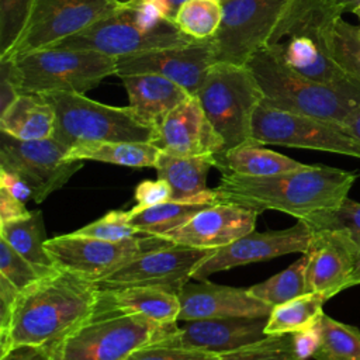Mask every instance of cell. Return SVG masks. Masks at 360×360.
<instances>
[{"mask_svg": "<svg viewBox=\"0 0 360 360\" xmlns=\"http://www.w3.org/2000/svg\"><path fill=\"white\" fill-rule=\"evenodd\" d=\"M100 287L96 281L63 269H53L20 291L8 346L44 349L55 354L75 332L94 318Z\"/></svg>", "mask_w": 360, "mask_h": 360, "instance_id": "obj_1", "label": "cell"}, {"mask_svg": "<svg viewBox=\"0 0 360 360\" xmlns=\"http://www.w3.org/2000/svg\"><path fill=\"white\" fill-rule=\"evenodd\" d=\"M359 172L307 165L294 172L276 176H239L221 173L215 194L218 204L285 212L301 221L336 211L349 197Z\"/></svg>", "mask_w": 360, "mask_h": 360, "instance_id": "obj_2", "label": "cell"}, {"mask_svg": "<svg viewBox=\"0 0 360 360\" xmlns=\"http://www.w3.org/2000/svg\"><path fill=\"white\" fill-rule=\"evenodd\" d=\"M193 41L173 24L166 0H135L53 46L96 51L121 59Z\"/></svg>", "mask_w": 360, "mask_h": 360, "instance_id": "obj_3", "label": "cell"}, {"mask_svg": "<svg viewBox=\"0 0 360 360\" xmlns=\"http://www.w3.org/2000/svg\"><path fill=\"white\" fill-rule=\"evenodd\" d=\"M248 66L262 91L263 103L290 112L343 124L360 104V84H325L311 80L278 60L266 48L259 49Z\"/></svg>", "mask_w": 360, "mask_h": 360, "instance_id": "obj_4", "label": "cell"}, {"mask_svg": "<svg viewBox=\"0 0 360 360\" xmlns=\"http://www.w3.org/2000/svg\"><path fill=\"white\" fill-rule=\"evenodd\" d=\"M118 59L87 49L44 48L3 59L20 93H80L117 75Z\"/></svg>", "mask_w": 360, "mask_h": 360, "instance_id": "obj_5", "label": "cell"}, {"mask_svg": "<svg viewBox=\"0 0 360 360\" xmlns=\"http://www.w3.org/2000/svg\"><path fill=\"white\" fill-rule=\"evenodd\" d=\"M55 110L53 139L68 149L87 142H153L156 129L127 107L108 105L80 93L44 94Z\"/></svg>", "mask_w": 360, "mask_h": 360, "instance_id": "obj_6", "label": "cell"}, {"mask_svg": "<svg viewBox=\"0 0 360 360\" xmlns=\"http://www.w3.org/2000/svg\"><path fill=\"white\" fill-rule=\"evenodd\" d=\"M194 96L222 138L224 150L253 142L252 118L263 91L248 65L214 63Z\"/></svg>", "mask_w": 360, "mask_h": 360, "instance_id": "obj_7", "label": "cell"}, {"mask_svg": "<svg viewBox=\"0 0 360 360\" xmlns=\"http://www.w3.org/2000/svg\"><path fill=\"white\" fill-rule=\"evenodd\" d=\"M177 323L159 325L141 315L97 316L65 340L53 360H125L135 349L173 336Z\"/></svg>", "mask_w": 360, "mask_h": 360, "instance_id": "obj_8", "label": "cell"}, {"mask_svg": "<svg viewBox=\"0 0 360 360\" xmlns=\"http://www.w3.org/2000/svg\"><path fill=\"white\" fill-rule=\"evenodd\" d=\"M252 141L259 145L304 148L360 159V141L342 124L278 110L263 101L252 118Z\"/></svg>", "mask_w": 360, "mask_h": 360, "instance_id": "obj_9", "label": "cell"}, {"mask_svg": "<svg viewBox=\"0 0 360 360\" xmlns=\"http://www.w3.org/2000/svg\"><path fill=\"white\" fill-rule=\"evenodd\" d=\"M297 0H226L222 21L212 37L217 62L248 65L266 46Z\"/></svg>", "mask_w": 360, "mask_h": 360, "instance_id": "obj_10", "label": "cell"}, {"mask_svg": "<svg viewBox=\"0 0 360 360\" xmlns=\"http://www.w3.org/2000/svg\"><path fill=\"white\" fill-rule=\"evenodd\" d=\"M121 7L114 0H34L18 41L0 60L51 48Z\"/></svg>", "mask_w": 360, "mask_h": 360, "instance_id": "obj_11", "label": "cell"}, {"mask_svg": "<svg viewBox=\"0 0 360 360\" xmlns=\"http://www.w3.org/2000/svg\"><path fill=\"white\" fill-rule=\"evenodd\" d=\"M68 150L53 138L20 141L0 131V167L27 181L35 202L45 201L83 167V160L66 158Z\"/></svg>", "mask_w": 360, "mask_h": 360, "instance_id": "obj_12", "label": "cell"}, {"mask_svg": "<svg viewBox=\"0 0 360 360\" xmlns=\"http://www.w3.org/2000/svg\"><path fill=\"white\" fill-rule=\"evenodd\" d=\"M167 240L155 235H141L122 242L76 235L75 232L48 239L45 249L55 267L69 270L93 281H100L145 250Z\"/></svg>", "mask_w": 360, "mask_h": 360, "instance_id": "obj_13", "label": "cell"}, {"mask_svg": "<svg viewBox=\"0 0 360 360\" xmlns=\"http://www.w3.org/2000/svg\"><path fill=\"white\" fill-rule=\"evenodd\" d=\"M212 252L167 240L165 245L135 256L97 284L100 288L159 287L179 295L180 290L191 280L195 267Z\"/></svg>", "mask_w": 360, "mask_h": 360, "instance_id": "obj_14", "label": "cell"}, {"mask_svg": "<svg viewBox=\"0 0 360 360\" xmlns=\"http://www.w3.org/2000/svg\"><path fill=\"white\" fill-rule=\"evenodd\" d=\"M312 235V226L301 219H297V222L287 229L267 232L252 231L229 245L215 249L195 267L191 280L201 281L217 271L264 262L290 253H305Z\"/></svg>", "mask_w": 360, "mask_h": 360, "instance_id": "obj_15", "label": "cell"}, {"mask_svg": "<svg viewBox=\"0 0 360 360\" xmlns=\"http://www.w3.org/2000/svg\"><path fill=\"white\" fill-rule=\"evenodd\" d=\"M307 256V290L326 300L349 288L354 274L359 248L345 228H318Z\"/></svg>", "mask_w": 360, "mask_h": 360, "instance_id": "obj_16", "label": "cell"}, {"mask_svg": "<svg viewBox=\"0 0 360 360\" xmlns=\"http://www.w3.org/2000/svg\"><path fill=\"white\" fill-rule=\"evenodd\" d=\"M214 63L217 58L211 38L121 58L117 62V76L156 73L176 82L194 96Z\"/></svg>", "mask_w": 360, "mask_h": 360, "instance_id": "obj_17", "label": "cell"}, {"mask_svg": "<svg viewBox=\"0 0 360 360\" xmlns=\"http://www.w3.org/2000/svg\"><path fill=\"white\" fill-rule=\"evenodd\" d=\"M257 215V211L239 205L214 204L159 238L177 245L215 250L255 231Z\"/></svg>", "mask_w": 360, "mask_h": 360, "instance_id": "obj_18", "label": "cell"}, {"mask_svg": "<svg viewBox=\"0 0 360 360\" xmlns=\"http://www.w3.org/2000/svg\"><path fill=\"white\" fill-rule=\"evenodd\" d=\"M179 321L222 318H267L271 305L253 297L249 288L221 285L208 280L187 283L179 292Z\"/></svg>", "mask_w": 360, "mask_h": 360, "instance_id": "obj_19", "label": "cell"}, {"mask_svg": "<svg viewBox=\"0 0 360 360\" xmlns=\"http://www.w3.org/2000/svg\"><path fill=\"white\" fill-rule=\"evenodd\" d=\"M152 143L160 152L177 156L215 155L224 150L222 138L195 96H190L163 118Z\"/></svg>", "mask_w": 360, "mask_h": 360, "instance_id": "obj_20", "label": "cell"}, {"mask_svg": "<svg viewBox=\"0 0 360 360\" xmlns=\"http://www.w3.org/2000/svg\"><path fill=\"white\" fill-rule=\"evenodd\" d=\"M266 322L267 318L187 321L167 339L187 347L222 354L264 339Z\"/></svg>", "mask_w": 360, "mask_h": 360, "instance_id": "obj_21", "label": "cell"}, {"mask_svg": "<svg viewBox=\"0 0 360 360\" xmlns=\"http://www.w3.org/2000/svg\"><path fill=\"white\" fill-rule=\"evenodd\" d=\"M179 295L159 287L100 288L97 316L141 315L159 325L177 323L180 315Z\"/></svg>", "mask_w": 360, "mask_h": 360, "instance_id": "obj_22", "label": "cell"}, {"mask_svg": "<svg viewBox=\"0 0 360 360\" xmlns=\"http://www.w3.org/2000/svg\"><path fill=\"white\" fill-rule=\"evenodd\" d=\"M127 90L129 108L152 128H158L163 118L190 94L176 82L156 73H134L118 76Z\"/></svg>", "mask_w": 360, "mask_h": 360, "instance_id": "obj_23", "label": "cell"}, {"mask_svg": "<svg viewBox=\"0 0 360 360\" xmlns=\"http://www.w3.org/2000/svg\"><path fill=\"white\" fill-rule=\"evenodd\" d=\"M215 167L214 155L177 156L160 152L155 170L172 188V201L218 204L215 190L207 187V177Z\"/></svg>", "mask_w": 360, "mask_h": 360, "instance_id": "obj_24", "label": "cell"}, {"mask_svg": "<svg viewBox=\"0 0 360 360\" xmlns=\"http://www.w3.org/2000/svg\"><path fill=\"white\" fill-rule=\"evenodd\" d=\"M0 131L20 141L52 138L55 131V110L44 94L21 93L0 114Z\"/></svg>", "mask_w": 360, "mask_h": 360, "instance_id": "obj_25", "label": "cell"}, {"mask_svg": "<svg viewBox=\"0 0 360 360\" xmlns=\"http://www.w3.org/2000/svg\"><path fill=\"white\" fill-rule=\"evenodd\" d=\"M215 167L221 173L262 177L300 170L307 166L285 155L249 142L214 155Z\"/></svg>", "mask_w": 360, "mask_h": 360, "instance_id": "obj_26", "label": "cell"}, {"mask_svg": "<svg viewBox=\"0 0 360 360\" xmlns=\"http://www.w3.org/2000/svg\"><path fill=\"white\" fill-rule=\"evenodd\" d=\"M160 156L152 142H87L70 148V160H96L127 167H155Z\"/></svg>", "mask_w": 360, "mask_h": 360, "instance_id": "obj_27", "label": "cell"}, {"mask_svg": "<svg viewBox=\"0 0 360 360\" xmlns=\"http://www.w3.org/2000/svg\"><path fill=\"white\" fill-rule=\"evenodd\" d=\"M328 300L319 292H307L274 307L264 326L266 336L294 335L316 326Z\"/></svg>", "mask_w": 360, "mask_h": 360, "instance_id": "obj_28", "label": "cell"}, {"mask_svg": "<svg viewBox=\"0 0 360 360\" xmlns=\"http://www.w3.org/2000/svg\"><path fill=\"white\" fill-rule=\"evenodd\" d=\"M0 238L32 264L46 270L55 269V264L45 249L48 239L41 211H31L25 218L0 224Z\"/></svg>", "mask_w": 360, "mask_h": 360, "instance_id": "obj_29", "label": "cell"}, {"mask_svg": "<svg viewBox=\"0 0 360 360\" xmlns=\"http://www.w3.org/2000/svg\"><path fill=\"white\" fill-rule=\"evenodd\" d=\"M207 204L200 202H180V201H166L152 207H132L131 224L141 232L146 235L162 236L183 224H186L193 215H195Z\"/></svg>", "mask_w": 360, "mask_h": 360, "instance_id": "obj_30", "label": "cell"}, {"mask_svg": "<svg viewBox=\"0 0 360 360\" xmlns=\"http://www.w3.org/2000/svg\"><path fill=\"white\" fill-rule=\"evenodd\" d=\"M222 14L219 0H186L174 13L173 24L186 37L205 41L218 32Z\"/></svg>", "mask_w": 360, "mask_h": 360, "instance_id": "obj_31", "label": "cell"}, {"mask_svg": "<svg viewBox=\"0 0 360 360\" xmlns=\"http://www.w3.org/2000/svg\"><path fill=\"white\" fill-rule=\"evenodd\" d=\"M321 342L315 360H360V329L326 314L319 321Z\"/></svg>", "mask_w": 360, "mask_h": 360, "instance_id": "obj_32", "label": "cell"}, {"mask_svg": "<svg viewBox=\"0 0 360 360\" xmlns=\"http://www.w3.org/2000/svg\"><path fill=\"white\" fill-rule=\"evenodd\" d=\"M307 256L295 260L285 270L270 278L249 287L253 297L271 305L273 308L308 292L307 290Z\"/></svg>", "mask_w": 360, "mask_h": 360, "instance_id": "obj_33", "label": "cell"}, {"mask_svg": "<svg viewBox=\"0 0 360 360\" xmlns=\"http://www.w3.org/2000/svg\"><path fill=\"white\" fill-rule=\"evenodd\" d=\"M328 49L345 73L360 84V25L338 17L328 31Z\"/></svg>", "mask_w": 360, "mask_h": 360, "instance_id": "obj_34", "label": "cell"}, {"mask_svg": "<svg viewBox=\"0 0 360 360\" xmlns=\"http://www.w3.org/2000/svg\"><path fill=\"white\" fill-rule=\"evenodd\" d=\"M308 224L312 226V229L345 228L350 232V235L353 236L359 248V256H357L356 270L350 280L349 288L360 285V202L347 197L336 211L316 215L315 218L308 221Z\"/></svg>", "mask_w": 360, "mask_h": 360, "instance_id": "obj_35", "label": "cell"}, {"mask_svg": "<svg viewBox=\"0 0 360 360\" xmlns=\"http://www.w3.org/2000/svg\"><path fill=\"white\" fill-rule=\"evenodd\" d=\"M219 360H298L292 335L266 336L262 340L221 354Z\"/></svg>", "mask_w": 360, "mask_h": 360, "instance_id": "obj_36", "label": "cell"}, {"mask_svg": "<svg viewBox=\"0 0 360 360\" xmlns=\"http://www.w3.org/2000/svg\"><path fill=\"white\" fill-rule=\"evenodd\" d=\"M75 233L108 242H122L138 238L141 235H146L141 233L131 224V212L124 210L110 211L97 221L90 222L83 228H79L77 231H75Z\"/></svg>", "mask_w": 360, "mask_h": 360, "instance_id": "obj_37", "label": "cell"}, {"mask_svg": "<svg viewBox=\"0 0 360 360\" xmlns=\"http://www.w3.org/2000/svg\"><path fill=\"white\" fill-rule=\"evenodd\" d=\"M49 271L51 270L41 269L28 262L11 245L0 238V276L6 277L18 291H22Z\"/></svg>", "mask_w": 360, "mask_h": 360, "instance_id": "obj_38", "label": "cell"}, {"mask_svg": "<svg viewBox=\"0 0 360 360\" xmlns=\"http://www.w3.org/2000/svg\"><path fill=\"white\" fill-rule=\"evenodd\" d=\"M34 0H0V58L18 41Z\"/></svg>", "mask_w": 360, "mask_h": 360, "instance_id": "obj_39", "label": "cell"}, {"mask_svg": "<svg viewBox=\"0 0 360 360\" xmlns=\"http://www.w3.org/2000/svg\"><path fill=\"white\" fill-rule=\"evenodd\" d=\"M221 354L201 349L187 347L172 342L170 339L155 340L143 345L125 359V360H219Z\"/></svg>", "mask_w": 360, "mask_h": 360, "instance_id": "obj_40", "label": "cell"}, {"mask_svg": "<svg viewBox=\"0 0 360 360\" xmlns=\"http://www.w3.org/2000/svg\"><path fill=\"white\" fill-rule=\"evenodd\" d=\"M20 291L3 276H0V357L10 350L8 333L15 302Z\"/></svg>", "mask_w": 360, "mask_h": 360, "instance_id": "obj_41", "label": "cell"}, {"mask_svg": "<svg viewBox=\"0 0 360 360\" xmlns=\"http://www.w3.org/2000/svg\"><path fill=\"white\" fill-rule=\"evenodd\" d=\"M138 207H152L172 200V188L163 179L143 180L141 181L134 193Z\"/></svg>", "mask_w": 360, "mask_h": 360, "instance_id": "obj_42", "label": "cell"}, {"mask_svg": "<svg viewBox=\"0 0 360 360\" xmlns=\"http://www.w3.org/2000/svg\"><path fill=\"white\" fill-rule=\"evenodd\" d=\"M292 342H294V350L298 360H307L309 357H314L321 342L319 323L311 329L294 333Z\"/></svg>", "mask_w": 360, "mask_h": 360, "instance_id": "obj_43", "label": "cell"}, {"mask_svg": "<svg viewBox=\"0 0 360 360\" xmlns=\"http://www.w3.org/2000/svg\"><path fill=\"white\" fill-rule=\"evenodd\" d=\"M31 211L27 210L25 202L11 195L7 190L0 187V224H7L25 218Z\"/></svg>", "mask_w": 360, "mask_h": 360, "instance_id": "obj_44", "label": "cell"}, {"mask_svg": "<svg viewBox=\"0 0 360 360\" xmlns=\"http://www.w3.org/2000/svg\"><path fill=\"white\" fill-rule=\"evenodd\" d=\"M0 187L7 190L11 195L21 200L22 202L32 200V190L28 183L18 174L3 167H0Z\"/></svg>", "mask_w": 360, "mask_h": 360, "instance_id": "obj_45", "label": "cell"}, {"mask_svg": "<svg viewBox=\"0 0 360 360\" xmlns=\"http://www.w3.org/2000/svg\"><path fill=\"white\" fill-rule=\"evenodd\" d=\"M20 90L13 82L4 63H0V114L4 112L20 96Z\"/></svg>", "mask_w": 360, "mask_h": 360, "instance_id": "obj_46", "label": "cell"}, {"mask_svg": "<svg viewBox=\"0 0 360 360\" xmlns=\"http://www.w3.org/2000/svg\"><path fill=\"white\" fill-rule=\"evenodd\" d=\"M0 360H52L51 356L39 347L34 346H14Z\"/></svg>", "mask_w": 360, "mask_h": 360, "instance_id": "obj_47", "label": "cell"}, {"mask_svg": "<svg viewBox=\"0 0 360 360\" xmlns=\"http://www.w3.org/2000/svg\"><path fill=\"white\" fill-rule=\"evenodd\" d=\"M323 6L343 15L345 13H353V10L360 4V0H319Z\"/></svg>", "mask_w": 360, "mask_h": 360, "instance_id": "obj_48", "label": "cell"}, {"mask_svg": "<svg viewBox=\"0 0 360 360\" xmlns=\"http://www.w3.org/2000/svg\"><path fill=\"white\" fill-rule=\"evenodd\" d=\"M354 138L360 141V104L349 114V117L342 124Z\"/></svg>", "mask_w": 360, "mask_h": 360, "instance_id": "obj_49", "label": "cell"}, {"mask_svg": "<svg viewBox=\"0 0 360 360\" xmlns=\"http://www.w3.org/2000/svg\"><path fill=\"white\" fill-rule=\"evenodd\" d=\"M167 3H169V6H170V8H172V11H173V17H174V13L177 11V8L180 7V4L181 3H184L186 0H166Z\"/></svg>", "mask_w": 360, "mask_h": 360, "instance_id": "obj_50", "label": "cell"}, {"mask_svg": "<svg viewBox=\"0 0 360 360\" xmlns=\"http://www.w3.org/2000/svg\"><path fill=\"white\" fill-rule=\"evenodd\" d=\"M115 3H118L120 6H129V4H132L135 0H114Z\"/></svg>", "mask_w": 360, "mask_h": 360, "instance_id": "obj_51", "label": "cell"}, {"mask_svg": "<svg viewBox=\"0 0 360 360\" xmlns=\"http://www.w3.org/2000/svg\"><path fill=\"white\" fill-rule=\"evenodd\" d=\"M353 14H354V15L359 18V21H360V4L353 10Z\"/></svg>", "mask_w": 360, "mask_h": 360, "instance_id": "obj_52", "label": "cell"}, {"mask_svg": "<svg viewBox=\"0 0 360 360\" xmlns=\"http://www.w3.org/2000/svg\"><path fill=\"white\" fill-rule=\"evenodd\" d=\"M219 1H222V3H224V1H226V0H219Z\"/></svg>", "mask_w": 360, "mask_h": 360, "instance_id": "obj_53", "label": "cell"}]
</instances>
